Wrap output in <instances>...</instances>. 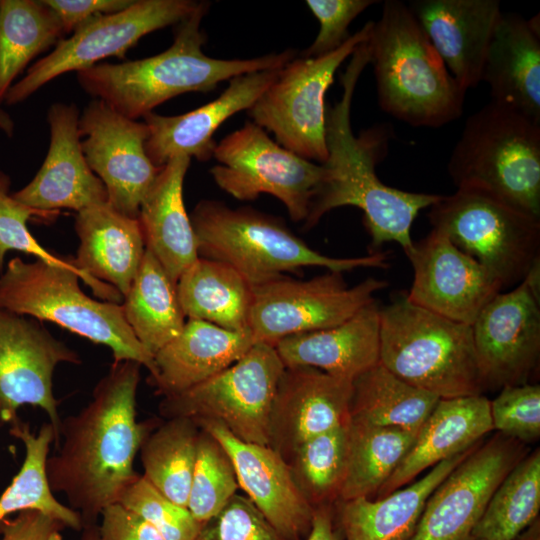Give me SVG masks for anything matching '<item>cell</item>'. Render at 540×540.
I'll return each mask as SVG.
<instances>
[{
  "label": "cell",
  "mask_w": 540,
  "mask_h": 540,
  "mask_svg": "<svg viewBox=\"0 0 540 540\" xmlns=\"http://www.w3.org/2000/svg\"><path fill=\"white\" fill-rule=\"evenodd\" d=\"M140 368L135 361H114L89 403L62 419L60 446L47 458L50 489L65 496L83 528L96 525L102 510L118 502L139 476L134 460L153 429L136 419Z\"/></svg>",
  "instance_id": "obj_1"
},
{
  "label": "cell",
  "mask_w": 540,
  "mask_h": 540,
  "mask_svg": "<svg viewBox=\"0 0 540 540\" xmlns=\"http://www.w3.org/2000/svg\"><path fill=\"white\" fill-rule=\"evenodd\" d=\"M351 56L341 77V99L326 109L325 176L311 202L305 227H313L333 209L354 206L364 214L374 249L385 242H396L406 254L414 244L410 233L414 219L441 195L403 191L385 185L377 177L379 138L376 133L356 137L350 119L356 84L370 63L368 41L360 44Z\"/></svg>",
  "instance_id": "obj_2"
},
{
  "label": "cell",
  "mask_w": 540,
  "mask_h": 540,
  "mask_svg": "<svg viewBox=\"0 0 540 540\" xmlns=\"http://www.w3.org/2000/svg\"><path fill=\"white\" fill-rule=\"evenodd\" d=\"M210 4L197 8L176 24L174 41L165 51L143 59L96 64L77 72L81 88L121 115L137 120L158 105L189 92L207 93L225 80L282 68L296 57L287 49L251 59H216L203 53L206 34L201 29Z\"/></svg>",
  "instance_id": "obj_3"
},
{
  "label": "cell",
  "mask_w": 540,
  "mask_h": 540,
  "mask_svg": "<svg viewBox=\"0 0 540 540\" xmlns=\"http://www.w3.org/2000/svg\"><path fill=\"white\" fill-rule=\"evenodd\" d=\"M381 109L414 127L458 119L465 94L407 4L386 0L368 39Z\"/></svg>",
  "instance_id": "obj_4"
},
{
  "label": "cell",
  "mask_w": 540,
  "mask_h": 540,
  "mask_svg": "<svg viewBox=\"0 0 540 540\" xmlns=\"http://www.w3.org/2000/svg\"><path fill=\"white\" fill-rule=\"evenodd\" d=\"M199 257L235 269L252 287L303 267H324L343 273L356 268L386 269L387 254L335 258L312 249L276 218L250 208L232 209L202 200L190 214Z\"/></svg>",
  "instance_id": "obj_5"
},
{
  "label": "cell",
  "mask_w": 540,
  "mask_h": 540,
  "mask_svg": "<svg viewBox=\"0 0 540 540\" xmlns=\"http://www.w3.org/2000/svg\"><path fill=\"white\" fill-rule=\"evenodd\" d=\"M447 168L457 189L540 219V124L523 114L490 101L470 115Z\"/></svg>",
  "instance_id": "obj_6"
},
{
  "label": "cell",
  "mask_w": 540,
  "mask_h": 540,
  "mask_svg": "<svg viewBox=\"0 0 540 540\" xmlns=\"http://www.w3.org/2000/svg\"><path fill=\"white\" fill-rule=\"evenodd\" d=\"M379 362L408 384L440 399L482 395L471 325L397 294L380 308Z\"/></svg>",
  "instance_id": "obj_7"
},
{
  "label": "cell",
  "mask_w": 540,
  "mask_h": 540,
  "mask_svg": "<svg viewBox=\"0 0 540 540\" xmlns=\"http://www.w3.org/2000/svg\"><path fill=\"white\" fill-rule=\"evenodd\" d=\"M79 279L71 269L14 257L0 276V308L55 323L108 347L115 362L135 361L151 375L154 356L134 335L121 304L89 297Z\"/></svg>",
  "instance_id": "obj_8"
},
{
  "label": "cell",
  "mask_w": 540,
  "mask_h": 540,
  "mask_svg": "<svg viewBox=\"0 0 540 540\" xmlns=\"http://www.w3.org/2000/svg\"><path fill=\"white\" fill-rule=\"evenodd\" d=\"M433 228L476 259L501 283L515 287L540 262V219L487 194L457 189L428 214Z\"/></svg>",
  "instance_id": "obj_9"
},
{
  "label": "cell",
  "mask_w": 540,
  "mask_h": 540,
  "mask_svg": "<svg viewBox=\"0 0 540 540\" xmlns=\"http://www.w3.org/2000/svg\"><path fill=\"white\" fill-rule=\"evenodd\" d=\"M285 365L275 347L257 342L238 361L181 393L166 396V418L216 422L238 439L269 446L273 402Z\"/></svg>",
  "instance_id": "obj_10"
},
{
  "label": "cell",
  "mask_w": 540,
  "mask_h": 540,
  "mask_svg": "<svg viewBox=\"0 0 540 540\" xmlns=\"http://www.w3.org/2000/svg\"><path fill=\"white\" fill-rule=\"evenodd\" d=\"M367 22L337 50L324 56L293 58L248 110L252 122L271 132L276 142L319 164L327 160L325 96L340 65L368 41Z\"/></svg>",
  "instance_id": "obj_11"
},
{
  "label": "cell",
  "mask_w": 540,
  "mask_h": 540,
  "mask_svg": "<svg viewBox=\"0 0 540 540\" xmlns=\"http://www.w3.org/2000/svg\"><path fill=\"white\" fill-rule=\"evenodd\" d=\"M213 158L210 174L220 189L241 201L270 194L295 222L306 220L325 176L323 164L282 147L252 121L217 143Z\"/></svg>",
  "instance_id": "obj_12"
},
{
  "label": "cell",
  "mask_w": 540,
  "mask_h": 540,
  "mask_svg": "<svg viewBox=\"0 0 540 540\" xmlns=\"http://www.w3.org/2000/svg\"><path fill=\"white\" fill-rule=\"evenodd\" d=\"M199 2L192 0H136L122 11L100 15L77 27L68 38L35 62L8 90V105L23 102L49 81L64 73L87 69L107 57L124 59L145 35L176 25Z\"/></svg>",
  "instance_id": "obj_13"
},
{
  "label": "cell",
  "mask_w": 540,
  "mask_h": 540,
  "mask_svg": "<svg viewBox=\"0 0 540 540\" xmlns=\"http://www.w3.org/2000/svg\"><path fill=\"white\" fill-rule=\"evenodd\" d=\"M387 282L369 277L349 287L342 273L328 271L309 280L285 276L252 287L248 327L255 343L334 327L375 301Z\"/></svg>",
  "instance_id": "obj_14"
},
{
  "label": "cell",
  "mask_w": 540,
  "mask_h": 540,
  "mask_svg": "<svg viewBox=\"0 0 540 540\" xmlns=\"http://www.w3.org/2000/svg\"><path fill=\"white\" fill-rule=\"evenodd\" d=\"M540 262L471 325L482 390L529 383L540 356Z\"/></svg>",
  "instance_id": "obj_15"
},
{
  "label": "cell",
  "mask_w": 540,
  "mask_h": 540,
  "mask_svg": "<svg viewBox=\"0 0 540 540\" xmlns=\"http://www.w3.org/2000/svg\"><path fill=\"white\" fill-rule=\"evenodd\" d=\"M62 363L80 364L81 358L38 320L0 308V429L31 405L48 416L58 445L62 418L53 376Z\"/></svg>",
  "instance_id": "obj_16"
},
{
  "label": "cell",
  "mask_w": 540,
  "mask_h": 540,
  "mask_svg": "<svg viewBox=\"0 0 540 540\" xmlns=\"http://www.w3.org/2000/svg\"><path fill=\"white\" fill-rule=\"evenodd\" d=\"M527 454L501 433L479 442L430 494L411 540H472L493 492Z\"/></svg>",
  "instance_id": "obj_17"
},
{
  "label": "cell",
  "mask_w": 540,
  "mask_h": 540,
  "mask_svg": "<svg viewBox=\"0 0 540 540\" xmlns=\"http://www.w3.org/2000/svg\"><path fill=\"white\" fill-rule=\"evenodd\" d=\"M79 134L87 164L104 184L108 203L137 219L163 167L155 166L146 154L147 125L94 98L79 117Z\"/></svg>",
  "instance_id": "obj_18"
},
{
  "label": "cell",
  "mask_w": 540,
  "mask_h": 540,
  "mask_svg": "<svg viewBox=\"0 0 540 540\" xmlns=\"http://www.w3.org/2000/svg\"><path fill=\"white\" fill-rule=\"evenodd\" d=\"M406 256L414 273L407 298L450 320L472 325L503 291L490 271L456 247L440 229L432 228Z\"/></svg>",
  "instance_id": "obj_19"
},
{
  "label": "cell",
  "mask_w": 540,
  "mask_h": 540,
  "mask_svg": "<svg viewBox=\"0 0 540 540\" xmlns=\"http://www.w3.org/2000/svg\"><path fill=\"white\" fill-rule=\"evenodd\" d=\"M223 447L239 487L286 540H305L314 507L300 490L287 461L268 445L244 442L216 422L196 424Z\"/></svg>",
  "instance_id": "obj_20"
},
{
  "label": "cell",
  "mask_w": 540,
  "mask_h": 540,
  "mask_svg": "<svg viewBox=\"0 0 540 540\" xmlns=\"http://www.w3.org/2000/svg\"><path fill=\"white\" fill-rule=\"evenodd\" d=\"M79 110L74 104L54 103L48 110L50 143L33 179L12 193L20 203L48 213L61 209L80 212L108 202L106 188L90 169L81 147Z\"/></svg>",
  "instance_id": "obj_21"
},
{
  "label": "cell",
  "mask_w": 540,
  "mask_h": 540,
  "mask_svg": "<svg viewBox=\"0 0 540 540\" xmlns=\"http://www.w3.org/2000/svg\"><path fill=\"white\" fill-rule=\"evenodd\" d=\"M352 383L312 367H286L272 406L269 446L288 463L303 442L347 424Z\"/></svg>",
  "instance_id": "obj_22"
},
{
  "label": "cell",
  "mask_w": 540,
  "mask_h": 540,
  "mask_svg": "<svg viewBox=\"0 0 540 540\" xmlns=\"http://www.w3.org/2000/svg\"><path fill=\"white\" fill-rule=\"evenodd\" d=\"M280 69L236 76L216 99L187 113L145 115L144 123L148 128L145 150L150 161L162 167L178 156L199 161L212 158L217 129L234 114L249 110L274 82Z\"/></svg>",
  "instance_id": "obj_23"
},
{
  "label": "cell",
  "mask_w": 540,
  "mask_h": 540,
  "mask_svg": "<svg viewBox=\"0 0 540 540\" xmlns=\"http://www.w3.org/2000/svg\"><path fill=\"white\" fill-rule=\"evenodd\" d=\"M407 5L459 86L476 87L502 15L500 2L414 0Z\"/></svg>",
  "instance_id": "obj_24"
},
{
  "label": "cell",
  "mask_w": 540,
  "mask_h": 540,
  "mask_svg": "<svg viewBox=\"0 0 540 540\" xmlns=\"http://www.w3.org/2000/svg\"><path fill=\"white\" fill-rule=\"evenodd\" d=\"M539 14L527 20L502 13L482 72L493 102L540 124Z\"/></svg>",
  "instance_id": "obj_25"
},
{
  "label": "cell",
  "mask_w": 540,
  "mask_h": 540,
  "mask_svg": "<svg viewBox=\"0 0 540 540\" xmlns=\"http://www.w3.org/2000/svg\"><path fill=\"white\" fill-rule=\"evenodd\" d=\"M254 344L250 330L232 331L188 319L182 331L154 354L149 381L165 397L181 393L231 366Z\"/></svg>",
  "instance_id": "obj_26"
},
{
  "label": "cell",
  "mask_w": 540,
  "mask_h": 540,
  "mask_svg": "<svg viewBox=\"0 0 540 540\" xmlns=\"http://www.w3.org/2000/svg\"><path fill=\"white\" fill-rule=\"evenodd\" d=\"M379 312L374 301L341 324L285 337L274 347L285 367H312L353 381L379 362Z\"/></svg>",
  "instance_id": "obj_27"
},
{
  "label": "cell",
  "mask_w": 540,
  "mask_h": 540,
  "mask_svg": "<svg viewBox=\"0 0 540 540\" xmlns=\"http://www.w3.org/2000/svg\"><path fill=\"white\" fill-rule=\"evenodd\" d=\"M492 430L490 401L485 396L439 399L376 499L404 487L426 469L468 450Z\"/></svg>",
  "instance_id": "obj_28"
},
{
  "label": "cell",
  "mask_w": 540,
  "mask_h": 540,
  "mask_svg": "<svg viewBox=\"0 0 540 540\" xmlns=\"http://www.w3.org/2000/svg\"><path fill=\"white\" fill-rule=\"evenodd\" d=\"M74 228L80 242L74 258L78 269L124 297L146 250L138 219L106 202L77 212Z\"/></svg>",
  "instance_id": "obj_29"
},
{
  "label": "cell",
  "mask_w": 540,
  "mask_h": 540,
  "mask_svg": "<svg viewBox=\"0 0 540 540\" xmlns=\"http://www.w3.org/2000/svg\"><path fill=\"white\" fill-rule=\"evenodd\" d=\"M190 161L189 157L178 156L162 167L137 218L146 249L175 283L199 257L196 235L183 199V183Z\"/></svg>",
  "instance_id": "obj_30"
},
{
  "label": "cell",
  "mask_w": 540,
  "mask_h": 540,
  "mask_svg": "<svg viewBox=\"0 0 540 540\" xmlns=\"http://www.w3.org/2000/svg\"><path fill=\"white\" fill-rule=\"evenodd\" d=\"M476 445L382 498L340 501L336 519L343 540H411L430 494Z\"/></svg>",
  "instance_id": "obj_31"
},
{
  "label": "cell",
  "mask_w": 540,
  "mask_h": 540,
  "mask_svg": "<svg viewBox=\"0 0 540 540\" xmlns=\"http://www.w3.org/2000/svg\"><path fill=\"white\" fill-rule=\"evenodd\" d=\"M185 317L232 330H249L252 286L226 263L198 257L176 283Z\"/></svg>",
  "instance_id": "obj_32"
},
{
  "label": "cell",
  "mask_w": 540,
  "mask_h": 540,
  "mask_svg": "<svg viewBox=\"0 0 540 540\" xmlns=\"http://www.w3.org/2000/svg\"><path fill=\"white\" fill-rule=\"evenodd\" d=\"M121 306L134 335L153 356L186 322L176 283L148 249Z\"/></svg>",
  "instance_id": "obj_33"
},
{
  "label": "cell",
  "mask_w": 540,
  "mask_h": 540,
  "mask_svg": "<svg viewBox=\"0 0 540 540\" xmlns=\"http://www.w3.org/2000/svg\"><path fill=\"white\" fill-rule=\"evenodd\" d=\"M350 418L418 433L439 397L414 387L380 362L353 380Z\"/></svg>",
  "instance_id": "obj_34"
},
{
  "label": "cell",
  "mask_w": 540,
  "mask_h": 540,
  "mask_svg": "<svg viewBox=\"0 0 540 540\" xmlns=\"http://www.w3.org/2000/svg\"><path fill=\"white\" fill-rule=\"evenodd\" d=\"M417 434L350 418L346 472L338 500L372 499L402 462Z\"/></svg>",
  "instance_id": "obj_35"
},
{
  "label": "cell",
  "mask_w": 540,
  "mask_h": 540,
  "mask_svg": "<svg viewBox=\"0 0 540 540\" xmlns=\"http://www.w3.org/2000/svg\"><path fill=\"white\" fill-rule=\"evenodd\" d=\"M9 433L22 441L25 458L10 485L0 496V520L25 509H36L50 514L74 530L83 528L80 515L60 503L50 489L46 475V461L56 435L50 422L43 423L37 433L20 418L10 425Z\"/></svg>",
  "instance_id": "obj_36"
},
{
  "label": "cell",
  "mask_w": 540,
  "mask_h": 540,
  "mask_svg": "<svg viewBox=\"0 0 540 540\" xmlns=\"http://www.w3.org/2000/svg\"><path fill=\"white\" fill-rule=\"evenodd\" d=\"M63 36L58 16L43 0L0 1V103L28 63Z\"/></svg>",
  "instance_id": "obj_37"
},
{
  "label": "cell",
  "mask_w": 540,
  "mask_h": 540,
  "mask_svg": "<svg viewBox=\"0 0 540 540\" xmlns=\"http://www.w3.org/2000/svg\"><path fill=\"white\" fill-rule=\"evenodd\" d=\"M167 419L141 444L142 476L172 502L187 508L200 430L189 418Z\"/></svg>",
  "instance_id": "obj_38"
},
{
  "label": "cell",
  "mask_w": 540,
  "mask_h": 540,
  "mask_svg": "<svg viewBox=\"0 0 540 540\" xmlns=\"http://www.w3.org/2000/svg\"><path fill=\"white\" fill-rule=\"evenodd\" d=\"M540 509V450L523 457L493 492L472 540H514Z\"/></svg>",
  "instance_id": "obj_39"
},
{
  "label": "cell",
  "mask_w": 540,
  "mask_h": 540,
  "mask_svg": "<svg viewBox=\"0 0 540 540\" xmlns=\"http://www.w3.org/2000/svg\"><path fill=\"white\" fill-rule=\"evenodd\" d=\"M348 423L303 442L290 458L294 479L314 508L339 499L347 464Z\"/></svg>",
  "instance_id": "obj_40"
},
{
  "label": "cell",
  "mask_w": 540,
  "mask_h": 540,
  "mask_svg": "<svg viewBox=\"0 0 540 540\" xmlns=\"http://www.w3.org/2000/svg\"><path fill=\"white\" fill-rule=\"evenodd\" d=\"M10 188L11 178L0 170V272L7 253L20 251L50 265L77 272L101 300L119 303L122 295L114 287L80 271L73 257L56 255L45 249L31 234L27 226L29 220L53 221L58 213L39 211L20 203L10 193Z\"/></svg>",
  "instance_id": "obj_41"
},
{
  "label": "cell",
  "mask_w": 540,
  "mask_h": 540,
  "mask_svg": "<svg viewBox=\"0 0 540 540\" xmlns=\"http://www.w3.org/2000/svg\"><path fill=\"white\" fill-rule=\"evenodd\" d=\"M238 488L229 456L213 436L200 429L187 509L202 525L224 508Z\"/></svg>",
  "instance_id": "obj_42"
},
{
  "label": "cell",
  "mask_w": 540,
  "mask_h": 540,
  "mask_svg": "<svg viewBox=\"0 0 540 540\" xmlns=\"http://www.w3.org/2000/svg\"><path fill=\"white\" fill-rule=\"evenodd\" d=\"M118 502L148 521L164 540H195L201 527L186 507L172 502L142 475Z\"/></svg>",
  "instance_id": "obj_43"
},
{
  "label": "cell",
  "mask_w": 540,
  "mask_h": 540,
  "mask_svg": "<svg viewBox=\"0 0 540 540\" xmlns=\"http://www.w3.org/2000/svg\"><path fill=\"white\" fill-rule=\"evenodd\" d=\"M493 430L521 443L540 437V385L507 386L490 401Z\"/></svg>",
  "instance_id": "obj_44"
},
{
  "label": "cell",
  "mask_w": 540,
  "mask_h": 540,
  "mask_svg": "<svg viewBox=\"0 0 540 540\" xmlns=\"http://www.w3.org/2000/svg\"><path fill=\"white\" fill-rule=\"evenodd\" d=\"M195 540H286L247 496L235 494L203 523Z\"/></svg>",
  "instance_id": "obj_45"
},
{
  "label": "cell",
  "mask_w": 540,
  "mask_h": 540,
  "mask_svg": "<svg viewBox=\"0 0 540 540\" xmlns=\"http://www.w3.org/2000/svg\"><path fill=\"white\" fill-rule=\"evenodd\" d=\"M374 0H307L306 5L319 22V31L302 57L327 55L340 48L349 38L348 27Z\"/></svg>",
  "instance_id": "obj_46"
},
{
  "label": "cell",
  "mask_w": 540,
  "mask_h": 540,
  "mask_svg": "<svg viewBox=\"0 0 540 540\" xmlns=\"http://www.w3.org/2000/svg\"><path fill=\"white\" fill-rule=\"evenodd\" d=\"M100 517L101 540H164L148 521L119 502L105 507Z\"/></svg>",
  "instance_id": "obj_47"
},
{
  "label": "cell",
  "mask_w": 540,
  "mask_h": 540,
  "mask_svg": "<svg viewBox=\"0 0 540 540\" xmlns=\"http://www.w3.org/2000/svg\"><path fill=\"white\" fill-rule=\"evenodd\" d=\"M66 527L58 518L36 509H25L0 520V540H62Z\"/></svg>",
  "instance_id": "obj_48"
},
{
  "label": "cell",
  "mask_w": 540,
  "mask_h": 540,
  "mask_svg": "<svg viewBox=\"0 0 540 540\" xmlns=\"http://www.w3.org/2000/svg\"><path fill=\"white\" fill-rule=\"evenodd\" d=\"M58 16L64 34L88 20L124 10L134 0H43Z\"/></svg>",
  "instance_id": "obj_49"
},
{
  "label": "cell",
  "mask_w": 540,
  "mask_h": 540,
  "mask_svg": "<svg viewBox=\"0 0 540 540\" xmlns=\"http://www.w3.org/2000/svg\"><path fill=\"white\" fill-rule=\"evenodd\" d=\"M305 540H343L332 505L314 508L311 530Z\"/></svg>",
  "instance_id": "obj_50"
},
{
  "label": "cell",
  "mask_w": 540,
  "mask_h": 540,
  "mask_svg": "<svg viewBox=\"0 0 540 540\" xmlns=\"http://www.w3.org/2000/svg\"><path fill=\"white\" fill-rule=\"evenodd\" d=\"M514 540H540V520L537 517Z\"/></svg>",
  "instance_id": "obj_51"
},
{
  "label": "cell",
  "mask_w": 540,
  "mask_h": 540,
  "mask_svg": "<svg viewBox=\"0 0 540 540\" xmlns=\"http://www.w3.org/2000/svg\"><path fill=\"white\" fill-rule=\"evenodd\" d=\"M14 128L15 124L10 114L0 108V130L8 137H12Z\"/></svg>",
  "instance_id": "obj_52"
},
{
  "label": "cell",
  "mask_w": 540,
  "mask_h": 540,
  "mask_svg": "<svg viewBox=\"0 0 540 540\" xmlns=\"http://www.w3.org/2000/svg\"><path fill=\"white\" fill-rule=\"evenodd\" d=\"M82 540H101L96 525L84 527Z\"/></svg>",
  "instance_id": "obj_53"
}]
</instances>
